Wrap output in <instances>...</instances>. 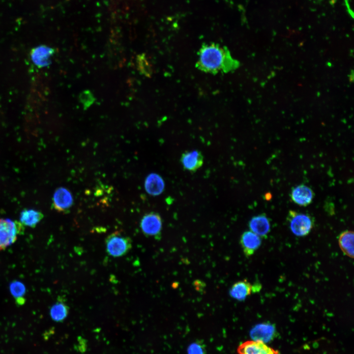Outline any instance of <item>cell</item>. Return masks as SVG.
Returning <instances> with one entry per match:
<instances>
[{"mask_svg": "<svg viewBox=\"0 0 354 354\" xmlns=\"http://www.w3.org/2000/svg\"><path fill=\"white\" fill-rule=\"evenodd\" d=\"M55 49L45 45L33 48L30 52V58L32 63L38 68L49 66L51 63V58L55 53Z\"/></svg>", "mask_w": 354, "mask_h": 354, "instance_id": "7", "label": "cell"}, {"mask_svg": "<svg viewBox=\"0 0 354 354\" xmlns=\"http://www.w3.org/2000/svg\"><path fill=\"white\" fill-rule=\"evenodd\" d=\"M140 227L145 236L154 237L158 240L160 239L162 221L158 213L151 212L144 215L141 220Z\"/></svg>", "mask_w": 354, "mask_h": 354, "instance_id": "5", "label": "cell"}, {"mask_svg": "<svg viewBox=\"0 0 354 354\" xmlns=\"http://www.w3.org/2000/svg\"><path fill=\"white\" fill-rule=\"evenodd\" d=\"M237 352L238 354H280L278 351L266 343L252 340L241 343L238 347Z\"/></svg>", "mask_w": 354, "mask_h": 354, "instance_id": "9", "label": "cell"}, {"mask_svg": "<svg viewBox=\"0 0 354 354\" xmlns=\"http://www.w3.org/2000/svg\"><path fill=\"white\" fill-rule=\"evenodd\" d=\"M24 228L20 221L0 219V251L14 243L24 233Z\"/></svg>", "mask_w": 354, "mask_h": 354, "instance_id": "2", "label": "cell"}, {"mask_svg": "<svg viewBox=\"0 0 354 354\" xmlns=\"http://www.w3.org/2000/svg\"><path fill=\"white\" fill-rule=\"evenodd\" d=\"M197 67L202 71L212 74L235 70L239 62L234 59L226 47L216 43L203 45L199 53Z\"/></svg>", "mask_w": 354, "mask_h": 354, "instance_id": "1", "label": "cell"}, {"mask_svg": "<svg viewBox=\"0 0 354 354\" xmlns=\"http://www.w3.org/2000/svg\"><path fill=\"white\" fill-rule=\"evenodd\" d=\"M43 217V214L40 211L33 209H25L20 213V222L24 226L34 228Z\"/></svg>", "mask_w": 354, "mask_h": 354, "instance_id": "17", "label": "cell"}, {"mask_svg": "<svg viewBox=\"0 0 354 354\" xmlns=\"http://www.w3.org/2000/svg\"><path fill=\"white\" fill-rule=\"evenodd\" d=\"M314 193L308 186L301 184L293 189L291 199L296 204L305 206L310 204L314 198Z\"/></svg>", "mask_w": 354, "mask_h": 354, "instance_id": "13", "label": "cell"}, {"mask_svg": "<svg viewBox=\"0 0 354 354\" xmlns=\"http://www.w3.org/2000/svg\"><path fill=\"white\" fill-rule=\"evenodd\" d=\"M145 187L146 191L149 195L158 196L164 190L165 183L160 175L156 173H151L146 178Z\"/></svg>", "mask_w": 354, "mask_h": 354, "instance_id": "15", "label": "cell"}, {"mask_svg": "<svg viewBox=\"0 0 354 354\" xmlns=\"http://www.w3.org/2000/svg\"><path fill=\"white\" fill-rule=\"evenodd\" d=\"M106 251L113 257L126 255L132 248V240L128 236L118 232L109 235L105 239Z\"/></svg>", "mask_w": 354, "mask_h": 354, "instance_id": "3", "label": "cell"}, {"mask_svg": "<svg viewBox=\"0 0 354 354\" xmlns=\"http://www.w3.org/2000/svg\"><path fill=\"white\" fill-rule=\"evenodd\" d=\"M261 286L256 283L252 285L246 280L239 281L232 285L229 290L230 295L238 301H243L253 292L260 290Z\"/></svg>", "mask_w": 354, "mask_h": 354, "instance_id": "8", "label": "cell"}, {"mask_svg": "<svg viewBox=\"0 0 354 354\" xmlns=\"http://www.w3.org/2000/svg\"><path fill=\"white\" fill-rule=\"evenodd\" d=\"M69 307L62 299H59L53 304L50 310L51 319L56 322H62L67 317Z\"/></svg>", "mask_w": 354, "mask_h": 354, "instance_id": "18", "label": "cell"}, {"mask_svg": "<svg viewBox=\"0 0 354 354\" xmlns=\"http://www.w3.org/2000/svg\"><path fill=\"white\" fill-rule=\"evenodd\" d=\"M187 354H206L205 345L200 341H195L191 343L187 350Z\"/></svg>", "mask_w": 354, "mask_h": 354, "instance_id": "22", "label": "cell"}, {"mask_svg": "<svg viewBox=\"0 0 354 354\" xmlns=\"http://www.w3.org/2000/svg\"><path fill=\"white\" fill-rule=\"evenodd\" d=\"M354 235L353 231L347 230L340 234L338 243L343 253L348 257L354 258Z\"/></svg>", "mask_w": 354, "mask_h": 354, "instance_id": "16", "label": "cell"}, {"mask_svg": "<svg viewBox=\"0 0 354 354\" xmlns=\"http://www.w3.org/2000/svg\"><path fill=\"white\" fill-rule=\"evenodd\" d=\"M288 220L292 232L297 236L308 235L313 228V220L307 214L291 210L289 213Z\"/></svg>", "mask_w": 354, "mask_h": 354, "instance_id": "4", "label": "cell"}, {"mask_svg": "<svg viewBox=\"0 0 354 354\" xmlns=\"http://www.w3.org/2000/svg\"><path fill=\"white\" fill-rule=\"evenodd\" d=\"M73 196L71 192L64 187H59L55 191L53 198L54 208L59 212H64L72 205Z\"/></svg>", "mask_w": 354, "mask_h": 354, "instance_id": "11", "label": "cell"}, {"mask_svg": "<svg viewBox=\"0 0 354 354\" xmlns=\"http://www.w3.org/2000/svg\"><path fill=\"white\" fill-rule=\"evenodd\" d=\"M136 62L139 71L146 77H150L152 73L151 67L145 54L137 56Z\"/></svg>", "mask_w": 354, "mask_h": 354, "instance_id": "20", "label": "cell"}, {"mask_svg": "<svg viewBox=\"0 0 354 354\" xmlns=\"http://www.w3.org/2000/svg\"><path fill=\"white\" fill-rule=\"evenodd\" d=\"M9 289L15 302L19 305L24 304L26 301L24 297L26 293L25 285L19 281H14L10 284Z\"/></svg>", "mask_w": 354, "mask_h": 354, "instance_id": "19", "label": "cell"}, {"mask_svg": "<svg viewBox=\"0 0 354 354\" xmlns=\"http://www.w3.org/2000/svg\"><path fill=\"white\" fill-rule=\"evenodd\" d=\"M248 226L251 231L261 237L266 236L270 229L269 221L264 214L253 217L249 222Z\"/></svg>", "mask_w": 354, "mask_h": 354, "instance_id": "14", "label": "cell"}, {"mask_svg": "<svg viewBox=\"0 0 354 354\" xmlns=\"http://www.w3.org/2000/svg\"><path fill=\"white\" fill-rule=\"evenodd\" d=\"M180 162L185 170L194 172L202 166L204 156L198 150L185 151L181 156Z\"/></svg>", "mask_w": 354, "mask_h": 354, "instance_id": "10", "label": "cell"}, {"mask_svg": "<svg viewBox=\"0 0 354 354\" xmlns=\"http://www.w3.org/2000/svg\"><path fill=\"white\" fill-rule=\"evenodd\" d=\"M276 327L269 322H264L255 325L250 331L252 340L264 343L271 341L275 336Z\"/></svg>", "mask_w": 354, "mask_h": 354, "instance_id": "6", "label": "cell"}, {"mask_svg": "<svg viewBox=\"0 0 354 354\" xmlns=\"http://www.w3.org/2000/svg\"><path fill=\"white\" fill-rule=\"evenodd\" d=\"M261 237L251 231L244 232L241 236L240 243L245 256H252L261 246Z\"/></svg>", "mask_w": 354, "mask_h": 354, "instance_id": "12", "label": "cell"}, {"mask_svg": "<svg viewBox=\"0 0 354 354\" xmlns=\"http://www.w3.org/2000/svg\"><path fill=\"white\" fill-rule=\"evenodd\" d=\"M79 100L83 105L84 109H87L94 103L95 97L89 90H85L80 93Z\"/></svg>", "mask_w": 354, "mask_h": 354, "instance_id": "21", "label": "cell"}]
</instances>
